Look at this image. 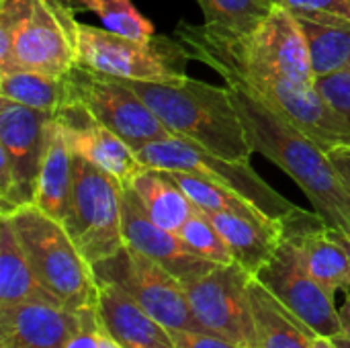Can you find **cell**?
<instances>
[{
    "instance_id": "17",
    "label": "cell",
    "mask_w": 350,
    "mask_h": 348,
    "mask_svg": "<svg viewBox=\"0 0 350 348\" xmlns=\"http://www.w3.org/2000/svg\"><path fill=\"white\" fill-rule=\"evenodd\" d=\"M84 310L72 312L49 293L0 310V348H64L80 328Z\"/></svg>"
},
{
    "instance_id": "5",
    "label": "cell",
    "mask_w": 350,
    "mask_h": 348,
    "mask_svg": "<svg viewBox=\"0 0 350 348\" xmlns=\"http://www.w3.org/2000/svg\"><path fill=\"white\" fill-rule=\"evenodd\" d=\"M0 217L10 222L37 281L51 297L72 312L96 308L94 269L78 250L62 222L49 217L35 205Z\"/></svg>"
},
{
    "instance_id": "10",
    "label": "cell",
    "mask_w": 350,
    "mask_h": 348,
    "mask_svg": "<svg viewBox=\"0 0 350 348\" xmlns=\"http://www.w3.org/2000/svg\"><path fill=\"white\" fill-rule=\"evenodd\" d=\"M70 101L84 105L105 127L115 131L137 154L144 146L172 137L168 127L125 80L78 64L68 74Z\"/></svg>"
},
{
    "instance_id": "23",
    "label": "cell",
    "mask_w": 350,
    "mask_h": 348,
    "mask_svg": "<svg viewBox=\"0 0 350 348\" xmlns=\"http://www.w3.org/2000/svg\"><path fill=\"white\" fill-rule=\"evenodd\" d=\"M127 185L137 195L150 219L168 232L178 234L195 211L187 193L166 170L144 166Z\"/></svg>"
},
{
    "instance_id": "11",
    "label": "cell",
    "mask_w": 350,
    "mask_h": 348,
    "mask_svg": "<svg viewBox=\"0 0 350 348\" xmlns=\"http://www.w3.org/2000/svg\"><path fill=\"white\" fill-rule=\"evenodd\" d=\"M92 269L96 279L123 287L166 330H205L191 312L183 283L148 256L125 246Z\"/></svg>"
},
{
    "instance_id": "3",
    "label": "cell",
    "mask_w": 350,
    "mask_h": 348,
    "mask_svg": "<svg viewBox=\"0 0 350 348\" xmlns=\"http://www.w3.org/2000/svg\"><path fill=\"white\" fill-rule=\"evenodd\" d=\"M125 82L172 135L185 137L217 156L250 162L254 152L228 86L219 88L189 76L178 82Z\"/></svg>"
},
{
    "instance_id": "4",
    "label": "cell",
    "mask_w": 350,
    "mask_h": 348,
    "mask_svg": "<svg viewBox=\"0 0 350 348\" xmlns=\"http://www.w3.org/2000/svg\"><path fill=\"white\" fill-rule=\"evenodd\" d=\"M76 29L57 0H0V72L68 76L78 66Z\"/></svg>"
},
{
    "instance_id": "12",
    "label": "cell",
    "mask_w": 350,
    "mask_h": 348,
    "mask_svg": "<svg viewBox=\"0 0 350 348\" xmlns=\"http://www.w3.org/2000/svg\"><path fill=\"white\" fill-rule=\"evenodd\" d=\"M252 275L240 265H215L205 275L185 281L193 316L201 326L242 348H258L248 283Z\"/></svg>"
},
{
    "instance_id": "22",
    "label": "cell",
    "mask_w": 350,
    "mask_h": 348,
    "mask_svg": "<svg viewBox=\"0 0 350 348\" xmlns=\"http://www.w3.org/2000/svg\"><path fill=\"white\" fill-rule=\"evenodd\" d=\"M258 348H312V330L297 320L256 277L248 283Z\"/></svg>"
},
{
    "instance_id": "35",
    "label": "cell",
    "mask_w": 350,
    "mask_h": 348,
    "mask_svg": "<svg viewBox=\"0 0 350 348\" xmlns=\"http://www.w3.org/2000/svg\"><path fill=\"white\" fill-rule=\"evenodd\" d=\"M328 154L350 195V148H336V150H330Z\"/></svg>"
},
{
    "instance_id": "1",
    "label": "cell",
    "mask_w": 350,
    "mask_h": 348,
    "mask_svg": "<svg viewBox=\"0 0 350 348\" xmlns=\"http://www.w3.org/2000/svg\"><path fill=\"white\" fill-rule=\"evenodd\" d=\"M189 59L213 68L228 86L242 88L275 113L289 119L322 148H350V125L316 86H301L269 64L256 59L244 45L242 33L213 25L180 21L174 35Z\"/></svg>"
},
{
    "instance_id": "20",
    "label": "cell",
    "mask_w": 350,
    "mask_h": 348,
    "mask_svg": "<svg viewBox=\"0 0 350 348\" xmlns=\"http://www.w3.org/2000/svg\"><path fill=\"white\" fill-rule=\"evenodd\" d=\"M215 230L228 244L232 258L252 277L271 260L281 242V224L262 222L238 213L213 211L207 213Z\"/></svg>"
},
{
    "instance_id": "21",
    "label": "cell",
    "mask_w": 350,
    "mask_h": 348,
    "mask_svg": "<svg viewBox=\"0 0 350 348\" xmlns=\"http://www.w3.org/2000/svg\"><path fill=\"white\" fill-rule=\"evenodd\" d=\"M72 183H74V152L66 142L62 125L55 121V117H51L47 123L45 148H43L33 205L43 213H47L49 217L62 222L70 203Z\"/></svg>"
},
{
    "instance_id": "13",
    "label": "cell",
    "mask_w": 350,
    "mask_h": 348,
    "mask_svg": "<svg viewBox=\"0 0 350 348\" xmlns=\"http://www.w3.org/2000/svg\"><path fill=\"white\" fill-rule=\"evenodd\" d=\"M256 279L312 332L326 338L342 334L334 293L312 277L299 252L283 234L275 254L256 273Z\"/></svg>"
},
{
    "instance_id": "34",
    "label": "cell",
    "mask_w": 350,
    "mask_h": 348,
    "mask_svg": "<svg viewBox=\"0 0 350 348\" xmlns=\"http://www.w3.org/2000/svg\"><path fill=\"white\" fill-rule=\"evenodd\" d=\"M174 348H242L209 330H168Z\"/></svg>"
},
{
    "instance_id": "26",
    "label": "cell",
    "mask_w": 350,
    "mask_h": 348,
    "mask_svg": "<svg viewBox=\"0 0 350 348\" xmlns=\"http://www.w3.org/2000/svg\"><path fill=\"white\" fill-rule=\"evenodd\" d=\"M316 78L350 68V25L297 16Z\"/></svg>"
},
{
    "instance_id": "33",
    "label": "cell",
    "mask_w": 350,
    "mask_h": 348,
    "mask_svg": "<svg viewBox=\"0 0 350 348\" xmlns=\"http://www.w3.org/2000/svg\"><path fill=\"white\" fill-rule=\"evenodd\" d=\"M64 348H103V330L96 308H86L80 328L70 336Z\"/></svg>"
},
{
    "instance_id": "36",
    "label": "cell",
    "mask_w": 350,
    "mask_h": 348,
    "mask_svg": "<svg viewBox=\"0 0 350 348\" xmlns=\"http://www.w3.org/2000/svg\"><path fill=\"white\" fill-rule=\"evenodd\" d=\"M345 306L338 310L340 312V322H342V334H349L350 336V295L349 291H345Z\"/></svg>"
},
{
    "instance_id": "7",
    "label": "cell",
    "mask_w": 350,
    "mask_h": 348,
    "mask_svg": "<svg viewBox=\"0 0 350 348\" xmlns=\"http://www.w3.org/2000/svg\"><path fill=\"white\" fill-rule=\"evenodd\" d=\"M78 64L133 82H178L187 78L189 55L176 37L137 41L109 29L78 23Z\"/></svg>"
},
{
    "instance_id": "8",
    "label": "cell",
    "mask_w": 350,
    "mask_h": 348,
    "mask_svg": "<svg viewBox=\"0 0 350 348\" xmlns=\"http://www.w3.org/2000/svg\"><path fill=\"white\" fill-rule=\"evenodd\" d=\"M121 193L115 176L74 154L72 195L62 224L92 267L125 248Z\"/></svg>"
},
{
    "instance_id": "41",
    "label": "cell",
    "mask_w": 350,
    "mask_h": 348,
    "mask_svg": "<svg viewBox=\"0 0 350 348\" xmlns=\"http://www.w3.org/2000/svg\"><path fill=\"white\" fill-rule=\"evenodd\" d=\"M100 330H103V328H100ZM103 348H123V347H119L111 336H107V334L103 332Z\"/></svg>"
},
{
    "instance_id": "32",
    "label": "cell",
    "mask_w": 350,
    "mask_h": 348,
    "mask_svg": "<svg viewBox=\"0 0 350 348\" xmlns=\"http://www.w3.org/2000/svg\"><path fill=\"white\" fill-rule=\"evenodd\" d=\"M316 88L330 103V107L340 113L350 125V68L330 76L316 78Z\"/></svg>"
},
{
    "instance_id": "38",
    "label": "cell",
    "mask_w": 350,
    "mask_h": 348,
    "mask_svg": "<svg viewBox=\"0 0 350 348\" xmlns=\"http://www.w3.org/2000/svg\"><path fill=\"white\" fill-rule=\"evenodd\" d=\"M62 2L66 8H70L72 12H78V10H84V0H57Z\"/></svg>"
},
{
    "instance_id": "16",
    "label": "cell",
    "mask_w": 350,
    "mask_h": 348,
    "mask_svg": "<svg viewBox=\"0 0 350 348\" xmlns=\"http://www.w3.org/2000/svg\"><path fill=\"white\" fill-rule=\"evenodd\" d=\"M283 238H287L299 252L306 269L330 293L340 289L350 291V258L342 242L336 238L318 211L297 207L281 222Z\"/></svg>"
},
{
    "instance_id": "29",
    "label": "cell",
    "mask_w": 350,
    "mask_h": 348,
    "mask_svg": "<svg viewBox=\"0 0 350 348\" xmlns=\"http://www.w3.org/2000/svg\"><path fill=\"white\" fill-rule=\"evenodd\" d=\"M84 10L98 14L105 29L117 35L137 41H150L156 35L150 18H146L131 0H84Z\"/></svg>"
},
{
    "instance_id": "40",
    "label": "cell",
    "mask_w": 350,
    "mask_h": 348,
    "mask_svg": "<svg viewBox=\"0 0 350 348\" xmlns=\"http://www.w3.org/2000/svg\"><path fill=\"white\" fill-rule=\"evenodd\" d=\"M332 343L338 348H350V336L349 334H338V336L332 338Z\"/></svg>"
},
{
    "instance_id": "27",
    "label": "cell",
    "mask_w": 350,
    "mask_h": 348,
    "mask_svg": "<svg viewBox=\"0 0 350 348\" xmlns=\"http://www.w3.org/2000/svg\"><path fill=\"white\" fill-rule=\"evenodd\" d=\"M170 174L178 183V187L187 193L191 203L205 213L224 211V213H238V215H246V217H254V219H262V222H273L265 213H260L252 203H248L244 197H240L238 193H234L217 183H211L199 174H191V172H170Z\"/></svg>"
},
{
    "instance_id": "19",
    "label": "cell",
    "mask_w": 350,
    "mask_h": 348,
    "mask_svg": "<svg viewBox=\"0 0 350 348\" xmlns=\"http://www.w3.org/2000/svg\"><path fill=\"white\" fill-rule=\"evenodd\" d=\"M96 314L103 332L119 347L174 348L170 332L117 283L96 279Z\"/></svg>"
},
{
    "instance_id": "9",
    "label": "cell",
    "mask_w": 350,
    "mask_h": 348,
    "mask_svg": "<svg viewBox=\"0 0 350 348\" xmlns=\"http://www.w3.org/2000/svg\"><path fill=\"white\" fill-rule=\"evenodd\" d=\"M51 117L49 113L0 98V215L35 203Z\"/></svg>"
},
{
    "instance_id": "39",
    "label": "cell",
    "mask_w": 350,
    "mask_h": 348,
    "mask_svg": "<svg viewBox=\"0 0 350 348\" xmlns=\"http://www.w3.org/2000/svg\"><path fill=\"white\" fill-rule=\"evenodd\" d=\"M334 234H336V238L342 242V246L347 248V252H349V258H350V234L342 232V230H336V228H334Z\"/></svg>"
},
{
    "instance_id": "42",
    "label": "cell",
    "mask_w": 350,
    "mask_h": 348,
    "mask_svg": "<svg viewBox=\"0 0 350 348\" xmlns=\"http://www.w3.org/2000/svg\"><path fill=\"white\" fill-rule=\"evenodd\" d=\"M148 348H158V347H148Z\"/></svg>"
},
{
    "instance_id": "14",
    "label": "cell",
    "mask_w": 350,
    "mask_h": 348,
    "mask_svg": "<svg viewBox=\"0 0 350 348\" xmlns=\"http://www.w3.org/2000/svg\"><path fill=\"white\" fill-rule=\"evenodd\" d=\"M121 224L125 246L158 263L180 283L193 281L215 267V263L191 252L178 234L154 224L129 185H123L121 193Z\"/></svg>"
},
{
    "instance_id": "6",
    "label": "cell",
    "mask_w": 350,
    "mask_h": 348,
    "mask_svg": "<svg viewBox=\"0 0 350 348\" xmlns=\"http://www.w3.org/2000/svg\"><path fill=\"white\" fill-rule=\"evenodd\" d=\"M137 158L148 168H158L166 172H191L217 183L238 193L260 213L279 224L297 209L295 203H291L269 183H265V178L250 166V162L217 156L178 135L144 146L137 152Z\"/></svg>"
},
{
    "instance_id": "30",
    "label": "cell",
    "mask_w": 350,
    "mask_h": 348,
    "mask_svg": "<svg viewBox=\"0 0 350 348\" xmlns=\"http://www.w3.org/2000/svg\"><path fill=\"white\" fill-rule=\"evenodd\" d=\"M178 236L191 252H195L197 256H201L209 263H215V265H232L234 263L232 252H230L228 244L224 242L221 234L215 230V226L211 224L207 213L201 211L199 207H195L193 215L180 228Z\"/></svg>"
},
{
    "instance_id": "2",
    "label": "cell",
    "mask_w": 350,
    "mask_h": 348,
    "mask_svg": "<svg viewBox=\"0 0 350 348\" xmlns=\"http://www.w3.org/2000/svg\"><path fill=\"white\" fill-rule=\"evenodd\" d=\"M228 88L252 152L287 172L330 228L350 234V195L328 150L250 92Z\"/></svg>"
},
{
    "instance_id": "25",
    "label": "cell",
    "mask_w": 350,
    "mask_h": 348,
    "mask_svg": "<svg viewBox=\"0 0 350 348\" xmlns=\"http://www.w3.org/2000/svg\"><path fill=\"white\" fill-rule=\"evenodd\" d=\"M0 98L55 115L70 103L68 76H49L29 70L0 72Z\"/></svg>"
},
{
    "instance_id": "18",
    "label": "cell",
    "mask_w": 350,
    "mask_h": 348,
    "mask_svg": "<svg viewBox=\"0 0 350 348\" xmlns=\"http://www.w3.org/2000/svg\"><path fill=\"white\" fill-rule=\"evenodd\" d=\"M246 49L289 80L301 86H316V74L301 25L293 12L275 6L271 14L252 31L242 35Z\"/></svg>"
},
{
    "instance_id": "24",
    "label": "cell",
    "mask_w": 350,
    "mask_h": 348,
    "mask_svg": "<svg viewBox=\"0 0 350 348\" xmlns=\"http://www.w3.org/2000/svg\"><path fill=\"white\" fill-rule=\"evenodd\" d=\"M45 293L10 222L0 217V310L21 306Z\"/></svg>"
},
{
    "instance_id": "28",
    "label": "cell",
    "mask_w": 350,
    "mask_h": 348,
    "mask_svg": "<svg viewBox=\"0 0 350 348\" xmlns=\"http://www.w3.org/2000/svg\"><path fill=\"white\" fill-rule=\"evenodd\" d=\"M205 25L221 27L234 33H252L275 8L271 0H197Z\"/></svg>"
},
{
    "instance_id": "15",
    "label": "cell",
    "mask_w": 350,
    "mask_h": 348,
    "mask_svg": "<svg viewBox=\"0 0 350 348\" xmlns=\"http://www.w3.org/2000/svg\"><path fill=\"white\" fill-rule=\"evenodd\" d=\"M53 117L62 125L70 150L115 176L121 185H127L144 168L131 146L105 127L84 105L70 101Z\"/></svg>"
},
{
    "instance_id": "37",
    "label": "cell",
    "mask_w": 350,
    "mask_h": 348,
    "mask_svg": "<svg viewBox=\"0 0 350 348\" xmlns=\"http://www.w3.org/2000/svg\"><path fill=\"white\" fill-rule=\"evenodd\" d=\"M310 345H312V348H338L332 343V338L320 336V334H316V332L310 334Z\"/></svg>"
},
{
    "instance_id": "31",
    "label": "cell",
    "mask_w": 350,
    "mask_h": 348,
    "mask_svg": "<svg viewBox=\"0 0 350 348\" xmlns=\"http://www.w3.org/2000/svg\"><path fill=\"white\" fill-rule=\"evenodd\" d=\"M271 2L275 6L287 8L295 16L350 25V0H271Z\"/></svg>"
}]
</instances>
